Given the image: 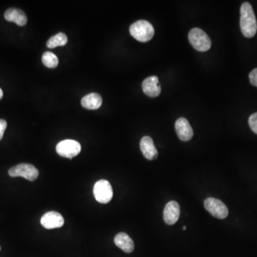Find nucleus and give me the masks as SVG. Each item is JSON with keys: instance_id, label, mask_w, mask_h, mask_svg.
Returning <instances> with one entry per match:
<instances>
[{"instance_id": "nucleus-1", "label": "nucleus", "mask_w": 257, "mask_h": 257, "mask_svg": "<svg viewBox=\"0 0 257 257\" xmlns=\"http://www.w3.org/2000/svg\"><path fill=\"white\" fill-rule=\"evenodd\" d=\"M240 13V28L243 36L251 38L256 35L257 31L256 18L252 7L248 3H243Z\"/></svg>"}, {"instance_id": "nucleus-2", "label": "nucleus", "mask_w": 257, "mask_h": 257, "mask_svg": "<svg viewBox=\"0 0 257 257\" xmlns=\"http://www.w3.org/2000/svg\"><path fill=\"white\" fill-rule=\"evenodd\" d=\"M130 32L138 41L147 42L151 40L155 35V29L146 20H139L130 26Z\"/></svg>"}, {"instance_id": "nucleus-3", "label": "nucleus", "mask_w": 257, "mask_h": 257, "mask_svg": "<svg viewBox=\"0 0 257 257\" xmlns=\"http://www.w3.org/2000/svg\"><path fill=\"white\" fill-rule=\"evenodd\" d=\"M189 41L196 50L206 52L211 48V41L205 32L199 28H194L189 33Z\"/></svg>"}, {"instance_id": "nucleus-4", "label": "nucleus", "mask_w": 257, "mask_h": 257, "mask_svg": "<svg viewBox=\"0 0 257 257\" xmlns=\"http://www.w3.org/2000/svg\"><path fill=\"white\" fill-rule=\"evenodd\" d=\"M93 192L96 200L101 204H107L113 197L112 187L110 183L104 179L96 182Z\"/></svg>"}, {"instance_id": "nucleus-5", "label": "nucleus", "mask_w": 257, "mask_h": 257, "mask_svg": "<svg viewBox=\"0 0 257 257\" xmlns=\"http://www.w3.org/2000/svg\"><path fill=\"white\" fill-rule=\"evenodd\" d=\"M9 175L12 177H24L32 182L36 180L38 177L39 171L35 166L30 164H20L10 169Z\"/></svg>"}, {"instance_id": "nucleus-6", "label": "nucleus", "mask_w": 257, "mask_h": 257, "mask_svg": "<svg viewBox=\"0 0 257 257\" xmlns=\"http://www.w3.org/2000/svg\"><path fill=\"white\" fill-rule=\"evenodd\" d=\"M56 151L61 157L72 160L81 152V145L78 142L72 140H66L57 144Z\"/></svg>"}, {"instance_id": "nucleus-7", "label": "nucleus", "mask_w": 257, "mask_h": 257, "mask_svg": "<svg viewBox=\"0 0 257 257\" xmlns=\"http://www.w3.org/2000/svg\"><path fill=\"white\" fill-rule=\"evenodd\" d=\"M204 207L209 213L216 219H225L229 214L227 207L215 198L209 197L204 200Z\"/></svg>"}, {"instance_id": "nucleus-8", "label": "nucleus", "mask_w": 257, "mask_h": 257, "mask_svg": "<svg viewBox=\"0 0 257 257\" xmlns=\"http://www.w3.org/2000/svg\"><path fill=\"white\" fill-rule=\"evenodd\" d=\"M64 220L63 216L57 211H50L42 216L41 224L45 229H52L60 228L63 226Z\"/></svg>"}, {"instance_id": "nucleus-9", "label": "nucleus", "mask_w": 257, "mask_h": 257, "mask_svg": "<svg viewBox=\"0 0 257 257\" xmlns=\"http://www.w3.org/2000/svg\"><path fill=\"white\" fill-rule=\"evenodd\" d=\"M175 130L179 140L182 141H189L194 135V132L188 120L184 117L179 118L176 121Z\"/></svg>"}, {"instance_id": "nucleus-10", "label": "nucleus", "mask_w": 257, "mask_h": 257, "mask_svg": "<svg viewBox=\"0 0 257 257\" xmlns=\"http://www.w3.org/2000/svg\"><path fill=\"white\" fill-rule=\"evenodd\" d=\"M180 215V207L175 201L167 203L164 210V221L168 225L175 224Z\"/></svg>"}, {"instance_id": "nucleus-11", "label": "nucleus", "mask_w": 257, "mask_h": 257, "mask_svg": "<svg viewBox=\"0 0 257 257\" xmlns=\"http://www.w3.org/2000/svg\"><path fill=\"white\" fill-rule=\"evenodd\" d=\"M143 89L145 94L150 97H157L160 95L162 89L158 77L152 76L145 79L143 82Z\"/></svg>"}, {"instance_id": "nucleus-12", "label": "nucleus", "mask_w": 257, "mask_h": 257, "mask_svg": "<svg viewBox=\"0 0 257 257\" xmlns=\"http://www.w3.org/2000/svg\"><path fill=\"white\" fill-rule=\"evenodd\" d=\"M140 149L144 156L148 160H156L158 157L157 151L153 140L150 137H144L140 142Z\"/></svg>"}, {"instance_id": "nucleus-13", "label": "nucleus", "mask_w": 257, "mask_h": 257, "mask_svg": "<svg viewBox=\"0 0 257 257\" xmlns=\"http://www.w3.org/2000/svg\"><path fill=\"white\" fill-rule=\"evenodd\" d=\"M5 18L7 21L13 22L18 26H25L28 23V17L25 12L17 8H10L5 13Z\"/></svg>"}, {"instance_id": "nucleus-14", "label": "nucleus", "mask_w": 257, "mask_h": 257, "mask_svg": "<svg viewBox=\"0 0 257 257\" xmlns=\"http://www.w3.org/2000/svg\"><path fill=\"white\" fill-rule=\"evenodd\" d=\"M114 243L116 246L126 253H131L135 248L133 240L126 233L121 232L116 234L114 238Z\"/></svg>"}, {"instance_id": "nucleus-15", "label": "nucleus", "mask_w": 257, "mask_h": 257, "mask_svg": "<svg viewBox=\"0 0 257 257\" xmlns=\"http://www.w3.org/2000/svg\"><path fill=\"white\" fill-rule=\"evenodd\" d=\"M81 104L85 109L94 110L100 107L102 104V98L97 93H91L82 98Z\"/></svg>"}, {"instance_id": "nucleus-16", "label": "nucleus", "mask_w": 257, "mask_h": 257, "mask_svg": "<svg viewBox=\"0 0 257 257\" xmlns=\"http://www.w3.org/2000/svg\"><path fill=\"white\" fill-rule=\"evenodd\" d=\"M68 42V38L65 34L60 32L55 36L51 37L47 42V46L48 48L53 49L59 46H64Z\"/></svg>"}, {"instance_id": "nucleus-17", "label": "nucleus", "mask_w": 257, "mask_h": 257, "mask_svg": "<svg viewBox=\"0 0 257 257\" xmlns=\"http://www.w3.org/2000/svg\"><path fill=\"white\" fill-rule=\"evenodd\" d=\"M42 62L48 68H55L59 64L58 57L50 52H46L42 55Z\"/></svg>"}, {"instance_id": "nucleus-18", "label": "nucleus", "mask_w": 257, "mask_h": 257, "mask_svg": "<svg viewBox=\"0 0 257 257\" xmlns=\"http://www.w3.org/2000/svg\"><path fill=\"white\" fill-rule=\"evenodd\" d=\"M248 124L253 133L257 135V112L253 113L248 119Z\"/></svg>"}, {"instance_id": "nucleus-19", "label": "nucleus", "mask_w": 257, "mask_h": 257, "mask_svg": "<svg viewBox=\"0 0 257 257\" xmlns=\"http://www.w3.org/2000/svg\"><path fill=\"white\" fill-rule=\"evenodd\" d=\"M250 83L254 87H257V68H255L250 72L249 74Z\"/></svg>"}, {"instance_id": "nucleus-20", "label": "nucleus", "mask_w": 257, "mask_h": 257, "mask_svg": "<svg viewBox=\"0 0 257 257\" xmlns=\"http://www.w3.org/2000/svg\"><path fill=\"white\" fill-rule=\"evenodd\" d=\"M8 126V123L5 121V119H0V140L3 139L4 136V133L5 130L7 128Z\"/></svg>"}, {"instance_id": "nucleus-21", "label": "nucleus", "mask_w": 257, "mask_h": 257, "mask_svg": "<svg viewBox=\"0 0 257 257\" xmlns=\"http://www.w3.org/2000/svg\"><path fill=\"white\" fill-rule=\"evenodd\" d=\"M3 90H2L1 88H0V99H1L2 98H3Z\"/></svg>"}, {"instance_id": "nucleus-22", "label": "nucleus", "mask_w": 257, "mask_h": 257, "mask_svg": "<svg viewBox=\"0 0 257 257\" xmlns=\"http://www.w3.org/2000/svg\"><path fill=\"white\" fill-rule=\"evenodd\" d=\"M183 229H184V230H186V226H184Z\"/></svg>"}, {"instance_id": "nucleus-23", "label": "nucleus", "mask_w": 257, "mask_h": 257, "mask_svg": "<svg viewBox=\"0 0 257 257\" xmlns=\"http://www.w3.org/2000/svg\"><path fill=\"white\" fill-rule=\"evenodd\" d=\"M0 250H1V247H0Z\"/></svg>"}]
</instances>
